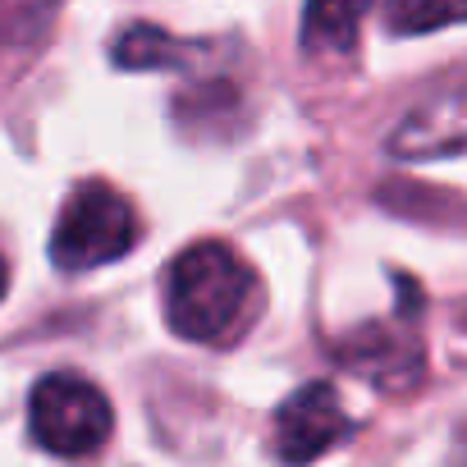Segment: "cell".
I'll list each match as a JSON object with an SVG mask.
<instances>
[{
  "mask_svg": "<svg viewBox=\"0 0 467 467\" xmlns=\"http://www.w3.org/2000/svg\"><path fill=\"white\" fill-rule=\"evenodd\" d=\"M0 294H5V262H0Z\"/></svg>",
  "mask_w": 467,
  "mask_h": 467,
  "instance_id": "9",
  "label": "cell"
},
{
  "mask_svg": "<svg viewBox=\"0 0 467 467\" xmlns=\"http://www.w3.org/2000/svg\"><path fill=\"white\" fill-rule=\"evenodd\" d=\"M348 412L339 408L330 385H303L294 399L280 403L275 412V453L289 462H312L321 458L330 444L348 440Z\"/></svg>",
  "mask_w": 467,
  "mask_h": 467,
  "instance_id": "4",
  "label": "cell"
},
{
  "mask_svg": "<svg viewBox=\"0 0 467 467\" xmlns=\"http://www.w3.org/2000/svg\"><path fill=\"white\" fill-rule=\"evenodd\" d=\"M371 0H307L303 10V42L312 51H348Z\"/></svg>",
  "mask_w": 467,
  "mask_h": 467,
  "instance_id": "6",
  "label": "cell"
},
{
  "mask_svg": "<svg viewBox=\"0 0 467 467\" xmlns=\"http://www.w3.org/2000/svg\"><path fill=\"white\" fill-rule=\"evenodd\" d=\"M389 151L403 161H431L467 151V74L449 78L435 97H426L389 138Z\"/></svg>",
  "mask_w": 467,
  "mask_h": 467,
  "instance_id": "5",
  "label": "cell"
},
{
  "mask_svg": "<svg viewBox=\"0 0 467 467\" xmlns=\"http://www.w3.org/2000/svg\"><path fill=\"white\" fill-rule=\"evenodd\" d=\"M28 421H33V440L56 453V458H83L97 453L110 440V403L106 394L74 376V371H51L37 380L33 403H28Z\"/></svg>",
  "mask_w": 467,
  "mask_h": 467,
  "instance_id": "3",
  "label": "cell"
},
{
  "mask_svg": "<svg viewBox=\"0 0 467 467\" xmlns=\"http://www.w3.org/2000/svg\"><path fill=\"white\" fill-rule=\"evenodd\" d=\"M257 298V275L248 262L224 244H197L183 257H174L165 275V317L174 335L215 344L239 330Z\"/></svg>",
  "mask_w": 467,
  "mask_h": 467,
  "instance_id": "1",
  "label": "cell"
},
{
  "mask_svg": "<svg viewBox=\"0 0 467 467\" xmlns=\"http://www.w3.org/2000/svg\"><path fill=\"white\" fill-rule=\"evenodd\" d=\"M385 24L399 37L435 33L449 24H467V0H385Z\"/></svg>",
  "mask_w": 467,
  "mask_h": 467,
  "instance_id": "7",
  "label": "cell"
},
{
  "mask_svg": "<svg viewBox=\"0 0 467 467\" xmlns=\"http://www.w3.org/2000/svg\"><path fill=\"white\" fill-rule=\"evenodd\" d=\"M115 56H119V65H124V69H170V65L183 56V47H179V42H170L161 28L138 24V28H129V33L119 37Z\"/></svg>",
  "mask_w": 467,
  "mask_h": 467,
  "instance_id": "8",
  "label": "cell"
},
{
  "mask_svg": "<svg viewBox=\"0 0 467 467\" xmlns=\"http://www.w3.org/2000/svg\"><path fill=\"white\" fill-rule=\"evenodd\" d=\"M138 244V215L124 192L110 183H83L65 202L56 234H51V257L60 271H92L115 257H124Z\"/></svg>",
  "mask_w": 467,
  "mask_h": 467,
  "instance_id": "2",
  "label": "cell"
}]
</instances>
